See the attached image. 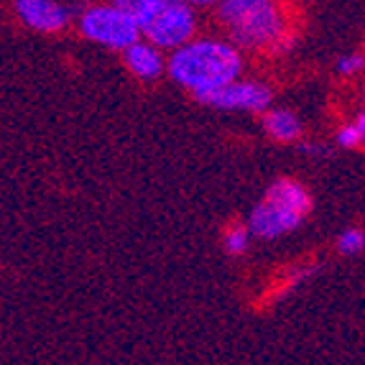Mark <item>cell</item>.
I'll return each instance as SVG.
<instances>
[{
  "label": "cell",
  "instance_id": "obj_1",
  "mask_svg": "<svg viewBox=\"0 0 365 365\" xmlns=\"http://www.w3.org/2000/svg\"><path fill=\"white\" fill-rule=\"evenodd\" d=\"M240 69H243V59L235 46L215 38L187 41L184 46L174 49L169 59L171 79L195 95L230 85L237 79Z\"/></svg>",
  "mask_w": 365,
  "mask_h": 365
},
{
  "label": "cell",
  "instance_id": "obj_2",
  "mask_svg": "<svg viewBox=\"0 0 365 365\" xmlns=\"http://www.w3.org/2000/svg\"><path fill=\"white\" fill-rule=\"evenodd\" d=\"M220 21L230 38L245 49H276L287 24L276 0H220Z\"/></svg>",
  "mask_w": 365,
  "mask_h": 365
},
{
  "label": "cell",
  "instance_id": "obj_3",
  "mask_svg": "<svg viewBox=\"0 0 365 365\" xmlns=\"http://www.w3.org/2000/svg\"><path fill=\"white\" fill-rule=\"evenodd\" d=\"M309 210L312 197L302 184L294 179H276L268 187L263 202H258L256 210L250 212L248 227L261 240H274L297 230L307 220Z\"/></svg>",
  "mask_w": 365,
  "mask_h": 365
},
{
  "label": "cell",
  "instance_id": "obj_4",
  "mask_svg": "<svg viewBox=\"0 0 365 365\" xmlns=\"http://www.w3.org/2000/svg\"><path fill=\"white\" fill-rule=\"evenodd\" d=\"M79 31L90 41L120 51L133 46L140 34H143L140 26L118 6H92L87 11H82V16H79Z\"/></svg>",
  "mask_w": 365,
  "mask_h": 365
},
{
  "label": "cell",
  "instance_id": "obj_5",
  "mask_svg": "<svg viewBox=\"0 0 365 365\" xmlns=\"http://www.w3.org/2000/svg\"><path fill=\"white\" fill-rule=\"evenodd\" d=\"M197 29L195 11L189 0H169L166 8L151 21L148 29H143V36L158 49H179L187 41H192Z\"/></svg>",
  "mask_w": 365,
  "mask_h": 365
},
{
  "label": "cell",
  "instance_id": "obj_6",
  "mask_svg": "<svg viewBox=\"0 0 365 365\" xmlns=\"http://www.w3.org/2000/svg\"><path fill=\"white\" fill-rule=\"evenodd\" d=\"M200 103L217 110H250V113H266L271 105V90L258 82H230L217 90L197 92Z\"/></svg>",
  "mask_w": 365,
  "mask_h": 365
},
{
  "label": "cell",
  "instance_id": "obj_7",
  "mask_svg": "<svg viewBox=\"0 0 365 365\" xmlns=\"http://www.w3.org/2000/svg\"><path fill=\"white\" fill-rule=\"evenodd\" d=\"M16 13L29 29L41 34L64 31L72 19V11L67 6H59L56 0H16Z\"/></svg>",
  "mask_w": 365,
  "mask_h": 365
},
{
  "label": "cell",
  "instance_id": "obj_8",
  "mask_svg": "<svg viewBox=\"0 0 365 365\" xmlns=\"http://www.w3.org/2000/svg\"><path fill=\"white\" fill-rule=\"evenodd\" d=\"M125 64L138 79H156L161 77L164 69H169V64L161 56V49L151 41H135L133 46L125 49Z\"/></svg>",
  "mask_w": 365,
  "mask_h": 365
},
{
  "label": "cell",
  "instance_id": "obj_9",
  "mask_svg": "<svg viewBox=\"0 0 365 365\" xmlns=\"http://www.w3.org/2000/svg\"><path fill=\"white\" fill-rule=\"evenodd\" d=\"M263 125H266L268 135L281 143H289V140H297L302 133V125H299V118L289 110H266L263 115Z\"/></svg>",
  "mask_w": 365,
  "mask_h": 365
},
{
  "label": "cell",
  "instance_id": "obj_10",
  "mask_svg": "<svg viewBox=\"0 0 365 365\" xmlns=\"http://www.w3.org/2000/svg\"><path fill=\"white\" fill-rule=\"evenodd\" d=\"M166 3L169 0H113V6L123 8V11L128 13L130 19L140 26V31L151 26V21L164 11Z\"/></svg>",
  "mask_w": 365,
  "mask_h": 365
},
{
  "label": "cell",
  "instance_id": "obj_11",
  "mask_svg": "<svg viewBox=\"0 0 365 365\" xmlns=\"http://www.w3.org/2000/svg\"><path fill=\"white\" fill-rule=\"evenodd\" d=\"M250 227L240 225V222H235V225H230V230L225 232V250L230 253V256H240V253H245L248 250V240H250Z\"/></svg>",
  "mask_w": 365,
  "mask_h": 365
},
{
  "label": "cell",
  "instance_id": "obj_12",
  "mask_svg": "<svg viewBox=\"0 0 365 365\" xmlns=\"http://www.w3.org/2000/svg\"><path fill=\"white\" fill-rule=\"evenodd\" d=\"M363 248H365V232L358 230V227H350V230H345L337 237V250L345 253V256H355Z\"/></svg>",
  "mask_w": 365,
  "mask_h": 365
},
{
  "label": "cell",
  "instance_id": "obj_13",
  "mask_svg": "<svg viewBox=\"0 0 365 365\" xmlns=\"http://www.w3.org/2000/svg\"><path fill=\"white\" fill-rule=\"evenodd\" d=\"M337 143L345 148H355V146H360V143H365V140H363L360 128L353 123V125H342L340 133H337Z\"/></svg>",
  "mask_w": 365,
  "mask_h": 365
},
{
  "label": "cell",
  "instance_id": "obj_14",
  "mask_svg": "<svg viewBox=\"0 0 365 365\" xmlns=\"http://www.w3.org/2000/svg\"><path fill=\"white\" fill-rule=\"evenodd\" d=\"M365 67V59L360 54H347L342 59H337V72L340 74H355Z\"/></svg>",
  "mask_w": 365,
  "mask_h": 365
},
{
  "label": "cell",
  "instance_id": "obj_15",
  "mask_svg": "<svg viewBox=\"0 0 365 365\" xmlns=\"http://www.w3.org/2000/svg\"><path fill=\"white\" fill-rule=\"evenodd\" d=\"M355 125H358V128H360V133H363V140H365V110H363V113H360L358 118H355Z\"/></svg>",
  "mask_w": 365,
  "mask_h": 365
},
{
  "label": "cell",
  "instance_id": "obj_16",
  "mask_svg": "<svg viewBox=\"0 0 365 365\" xmlns=\"http://www.w3.org/2000/svg\"><path fill=\"white\" fill-rule=\"evenodd\" d=\"M192 6H215V3H220V0H189Z\"/></svg>",
  "mask_w": 365,
  "mask_h": 365
}]
</instances>
